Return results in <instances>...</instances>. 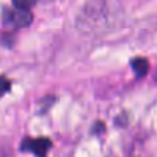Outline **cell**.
<instances>
[{
	"label": "cell",
	"mask_w": 157,
	"mask_h": 157,
	"mask_svg": "<svg viewBox=\"0 0 157 157\" xmlns=\"http://www.w3.org/2000/svg\"><path fill=\"white\" fill-rule=\"evenodd\" d=\"M52 147V141L47 137H37V139H25L21 142L22 151H29L38 157H45L47 152Z\"/></svg>",
	"instance_id": "6da1fadb"
},
{
	"label": "cell",
	"mask_w": 157,
	"mask_h": 157,
	"mask_svg": "<svg viewBox=\"0 0 157 157\" xmlns=\"http://www.w3.org/2000/svg\"><path fill=\"white\" fill-rule=\"evenodd\" d=\"M6 20L11 22L15 27L21 28V27H27L32 22L33 15L29 11V9L15 7V10H9L6 12Z\"/></svg>",
	"instance_id": "7a4b0ae2"
},
{
	"label": "cell",
	"mask_w": 157,
	"mask_h": 157,
	"mask_svg": "<svg viewBox=\"0 0 157 157\" xmlns=\"http://www.w3.org/2000/svg\"><path fill=\"white\" fill-rule=\"evenodd\" d=\"M131 67L135 71L136 76L144 77L150 70V63L146 58H135L131 60Z\"/></svg>",
	"instance_id": "3957f363"
},
{
	"label": "cell",
	"mask_w": 157,
	"mask_h": 157,
	"mask_svg": "<svg viewBox=\"0 0 157 157\" xmlns=\"http://www.w3.org/2000/svg\"><path fill=\"white\" fill-rule=\"evenodd\" d=\"M10 87H11L10 81H9L6 77L0 76V97L4 96V94L10 90Z\"/></svg>",
	"instance_id": "277c9868"
},
{
	"label": "cell",
	"mask_w": 157,
	"mask_h": 157,
	"mask_svg": "<svg viewBox=\"0 0 157 157\" xmlns=\"http://www.w3.org/2000/svg\"><path fill=\"white\" fill-rule=\"evenodd\" d=\"M155 78H156V81H157V70H156V74H155Z\"/></svg>",
	"instance_id": "5b68a950"
}]
</instances>
